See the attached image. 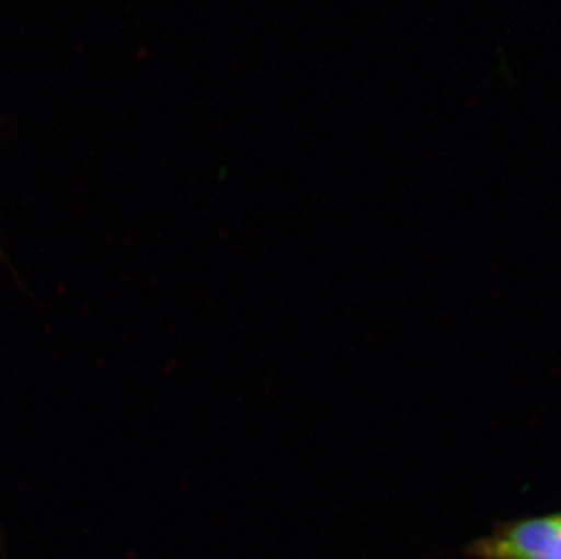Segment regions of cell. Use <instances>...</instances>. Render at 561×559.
Masks as SVG:
<instances>
[{
  "label": "cell",
  "instance_id": "obj_1",
  "mask_svg": "<svg viewBox=\"0 0 561 559\" xmlns=\"http://www.w3.org/2000/svg\"><path fill=\"white\" fill-rule=\"evenodd\" d=\"M482 559H561V514L529 517L474 545Z\"/></svg>",
  "mask_w": 561,
  "mask_h": 559
}]
</instances>
